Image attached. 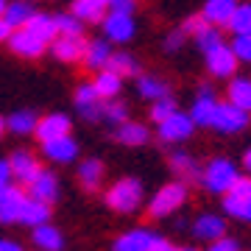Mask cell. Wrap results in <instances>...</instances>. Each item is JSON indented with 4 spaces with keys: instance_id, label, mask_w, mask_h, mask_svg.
<instances>
[{
    "instance_id": "6da1fadb",
    "label": "cell",
    "mask_w": 251,
    "mask_h": 251,
    "mask_svg": "<svg viewBox=\"0 0 251 251\" xmlns=\"http://www.w3.org/2000/svg\"><path fill=\"white\" fill-rule=\"evenodd\" d=\"M140 204H143V181L134 176H126L106 190V206L120 215H131Z\"/></svg>"
},
{
    "instance_id": "7a4b0ae2",
    "label": "cell",
    "mask_w": 251,
    "mask_h": 251,
    "mask_svg": "<svg viewBox=\"0 0 251 251\" xmlns=\"http://www.w3.org/2000/svg\"><path fill=\"white\" fill-rule=\"evenodd\" d=\"M237 179H240V171L232 159H212L201 171V184L206 187V193H215V196H226Z\"/></svg>"
},
{
    "instance_id": "3957f363",
    "label": "cell",
    "mask_w": 251,
    "mask_h": 251,
    "mask_svg": "<svg viewBox=\"0 0 251 251\" xmlns=\"http://www.w3.org/2000/svg\"><path fill=\"white\" fill-rule=\"evenodd\" d=\"M184 201H187V184H184V181H171V184L159 187V193L151 198L148 215L151 218H168V215H173Z\"/></svg>"
},
{
    "instance_id": "277c9868",
    "label": "cell",
    "mask_w": 251,
    "mask_h": 251,
    "mask_svg": "<svg viewBox=\"0 0 251 251\" xmlns=\"http://www.w3.org/2000/svg\"><path fill=\"white\" fill-rule=\"evenodd\" d=\"M249 126V112H243L240 106H234V103H218L215 109V117H212V128L218 131H224V134H237Z\"/></svg>"
},
{
    "instance_id": "5b68a950",
    "label": "cell",
    "mask_w": 251,
    "mask_h": 251,
    "mask_svg": "<svg viewBox=\"0 0 251 251\" xmlns=\"http://www.w3.org/2000/svg\"><path fill=\"white\" fill-rule=\"evenodd\" d=\"M28 201V190L20 187H6L0 193V224H20V215H23V206Z\"/></svg>"
},
{
    "instance_id": "8992f818",
    "label": "cell",
    "mask_w": 251,
    "mask_h": 251,
    "mask_svg": "<svg viewBox=\"0 0 251 251\" xmlns=\"http://www.w3.org/2000/svg\"><path fill=\"white\" fill-rule=\"evenodd\" d=\"M70 128H73V120L62 112H50V115L39 117L36 123V137L39 143H50V140H59V137H70Z\"/></svg>"
},
{
    "instance_id": "52a82bcc",
    "label": "cell",
    "mask_w": 251,
    "mask_h": 251,
    "mask_svg": "<svg viewBox=\"0 0 251 251\" xmlns=\"http://www.w3.org/2000/svg\"><path fill=\"white\" fill-rule=\"evenodd\" d=\"M9 48L14 50V53L25 56V59H39V56L45 53V42L39 39V36H34L28 28H14L9 36Z\"/></svg>"
},
{
    "instance_id": "ba28073f",
    "label": "cell",
    "mask_w": 251,
    "mask_h": 251,
    "mask_svg": "<svg viewBox=\"0 0 251 251\" xmlns=\"http://www.w3.org/2000/svg\"><path fill=\"white\" fill-rule=\"evenodd\" d=\"M193 128H196L193 117L184 115V112H176L165 123H159V137L162 143H181V140H187L193 134Z\"/></svg>"
},
{
    "instance_id": "9c48e42d",
    "label": "cell",
    "mask_w": 251,
    "mask_h": 251,
    "mask_svg": "<svg viewBox=\"0 0 251 251\" xmlns=\"http://www.w3.org/2000/svg\"><path fill=\"white\" fill-rule=\"evenodd\" d=\"M206 70L212 73L215 78H232L234 70H237V56H234V50L226 45L209 50L206 53Z\"/></svg>"
},
{
    "instance_id": "30bf717a",
    "label": "cell",
    "mask_w": 251,
    "mask_h": 251,
    "mask_svg": "<svg viewBox=\"0 0 251 251\" xmlns=\"http://www.w3.org/2000/svg\"><path fill=\"white\" fill-rule=\"evenodd\" d=\"M9 165H11V173H14V179L17 181H23V184H31V181L42 173V165H39V159H36L34 153H28V151H14L11 153V159H9Z\"/></svg>"
},
{
    "instance_id": "8fae6325",
    "label": "cell",
    "mask_w": 251,
    "mask_h": 251,
    "mask_svg": "<svg viewBox=\"0 0 251 251\" xmlns=\"http://www.w3.org/2000/svg\"><path fill=\"white\" fill-rule=\"evenodd\" d=\"M215 109H218V100H215V92L209 84H204L201 90H198V98L193 100V123L196 126H212V117H215Z\"/></svg>"
},
{
    "instance_id": "7c38bea8",
    "label": "cell",
    "mask_w": 251,
    "mask_h": 251,
    "mask_svg": "<svg viewBox=\"0 0 251 251\" xmlns=\"http://www.w3.org/2000/svg\"><path fill=\"white\" fill-rule=\"evenodd\" d=\"M103 34H106L109 42H128L134 36V20L131 14H115L109 11L103 17Z\"/></svg>"
},
{
    "instance_id": "4fadbf2b",
    "label": "cell",
    "mask_w": 251,
    "mask_h": 251,
    "mask_svg": "<svg viewBox=\"0 0 251 251\" xmlns=\"http://www.w3.org/2000/svg\"><path fill=\"white\" fill-rule=\"evenodd\" d=\"M50 50L59 62H81L87 53V42L84 36H56L50 42Z\"/></svg>"
},
{
    "instance_id": "5bb4252c",
    "label": "cell",
    "mask_w": 251,
    "mask_h": 251,
    "mask_svg": "<svg viewBox=\"0 0 251 251\" xmlns=\"http://www.w3.org/2000/svg\"><path fill=\"white\" fill-rule=\"evenodd\" d=\"M28 196L36 198V201H45V204H53L59 198V176L53 171H42L28 184Z\"/></svg>"
},
{
    "instance_id": "9a60e30c",
    "label": "cell",
    "mask_w": 251,
    "mask_h": 251,
    "mask_svg": "<svg viewBox=\"0 0 251 251\" xmlns=\"http://www.w3.org/2000/svg\"><path fill=\"white\" fill-rule=\"evenodd\" d=\"M156 237H159V234L148 232V229H131V232L120 234L112 249L115 251H151Z\"/></svg>"
},
{
    "instance_id": "2e32d148",
    "label": "cell",
    "mask_w": 251,
    "mask_h": 251,
    "mask_svg": "<svg viewBox=\"0 0 251 251\" xmlns=\"http://www.w3.org/2000/svg\"><path fill=\"white\" fill-rule=\"evenodd\" d=\"M48 159L59 162V165H67L78 156V143L73 137H59V140H50V143H42Z\"/></svg>"
},
{
    "instance_id": "e0dca14e",
    "label": "cell",
    "mask_w": 251,
    "mask_h": 251,
    "mask_svg": "<svg viewBox=\"0 0 251 251\" xmlns=\"http://www.w3.org/2000/svg\"><path fill=\"white\" fill-rule=\"evenodd\" d=\"M226 232V224L221 215H212V212H204V215L196 218V224H193V234L201 237V240H218V237H224Z\"/></svg>"
},
{
    "instance_id": "ac0fdd59",
    "label": "cell",
    "mask_w": 251,
    "mask_h": 251,
    "mask_svg": "<svg viewBox=\"0 0 251 251\" xmlns=\"http://www.w3.org/2000/svg\"><path fill=\"white\" fill-rule=\"evenodd\" d=\"M234 9H237V0H206L201 14L209 25H229Z\"/></svg>"
},
{
    "instance_id": "d6986e66",
    "label": "cell",
    "mask_w": 251,
    "mask_h": 251,
    "mask_svg": "<svg viewBox=\"0 0 251 251\" xmlns=\"http://www.w3.org/2000/svg\"><path fill=\"white\" fill-rule=\"evenodd\" d=\"M106 9H109L106 0H73L70 14H75L81 23H100Z\"/></svg>"
},
{
    "instance_id": "ffe728a7",
    "label": "cell",
    "mask_w": 251,
    "mask_h": 251,
    "mask_svg": "<svg viewBox=\"0 0 251 251\" xmlns=\"http://www.w3.org/2000/svg\"><path fill=\"white\" fill-rule=\"evenodd\" d=\"M50 221V204H45V201H36V198L28 196L25 206H23V215H20V224L31 226V229H36V226H42Z\"/></svg>"
},
{
    "instance_id": "44dd1931",
    "label": "cell",
    "mask_w": 251,
    "mask_h": 251,
    "mask_svg": "<svg viewBox=\"0 0 251 251\" xmlns=\"http://www.w3.org/2000/svg\"><path fill=\"white\" fill-rule=\"evenodd\" d=\"M92 87H95V92H98V98L100 100H112L120 95V87H123V78L117 75V73L112 70H98V78L92 81Z\"/></svg>"
},
{
    "instance_id": "7402d4cb",
    "label": "cell",
    "mask_w": 251,
    "mask_h": 251,
    "mask_svg": "<svg viewBox=\"0 0 251 251\" xmlns=\"http://www.w3.org/2000/svg\"><path fill=\"white\" fill-rule=\"evenodd\" d=\"M34 246L39 251H62V246H64V237H62V232L56 229V226H50V224H42V226H36L34 229Z\"/></svg>"
},
{
    "instance_id": "603a6c76",
    "label": "cell",
    "mask_w": 251,
    "mask_h": 251,
    "mask_svg": "<svg viewBox=\"0 0 251 251\" xmlns=\"http://www.w3.org/2000/svg\"><path fill=\"white\" fill-rule=\"evenodd\" d=\"M23 28H28V31H31L34 36H39V39H42L45 45H50L56 36H59V34H56V23H53V17H48V14H39V11H34V14L28 17V23H25Z\"/></svg>"
},
{
    "instance_id": "cb8c5ba5",
    "label": "cell",
    "mask_w": 251,
    "mask_h": 251,
    "mask_svg": "<svg viewBox=\"0 0 251 251\" xmlns=\"http://www.w3.org/2000/svg\"><path fill=\"white\" fill-rule=\"evenodd\" d=\"M117 143L128 145V148H137V145H145L148 143V128H145L143 123H131V120H126V123L117 126Z\"/></svg>"
},
{
    "instance_id": "d4e9b609",
    "label": "cell",
    "mask_w": 251,
    "mask_h": 251,
    "mask_svg": "<svg viewBox=\"0 0 251 251\" xmlns=\"http://www.w3.org/2000/svg\"><path fill=\"white\" fill-rule=\"evenodd\" d=\"M109 56H112V48H109L106 39H95V42H87V53H84V64L92 67V70H103L109 64Z\"/></svg>"
},
{
    "instance_id": "484cf974",
    "label": "cell",
    "mask_w": 251,
    "mask_h": 251,
    "mask_svg": "<svg viewBox=\"0 0 251 251\" xmlns=\"http://www.w3.org/2000/svg\"><path fill=\"white\" fill-rule=\"evenodd\" d=\"M100 179H103V162L100 159H84L81 162V168H78V181H81V187H87L92 193V190H98Z\"/></svg>"
},
{
    "instance_id": "4316f807",
    "label": "cell",
    "mask_w": 251,
    "mask_h": 251,
    "mask_svg": "<svg viewBox=\"0 0 251 251\" xmlns=\"http://www.w3.org/2000/svg\"><path fill=\"white\" fill-rule=\"evenodd\" d=\"M137 90H140V95H143L145 100L171 98V87H168V81L156 78V75H140V84H137Z\"/></svg>"
},
{
    "instance_id": "83f0119b",
    "label": "cell",
    "mask_w": 251,
    "mask_h": 251,
    "mask_svg": "<svg viewBox=\"0 0 251 251\" xmlns=\"http://www.w3.org/2000/svg\"><path fill=\"white\" fill-rule=\"evenodd\" d=\"M229 103L240 106L243 112H251V78L237 75V78L229 84Z\"/></svg>"
},
{
    "instance_id": "f1b7e54d",
    "label": "cell",
    "mask_w": 251,
    "mask_h": 251,
    "mask_svg": "<svg viewBox=\"0 0 251 251\" xmlns=\"http://www.w3.org/2000/svg\"><path fill=\"white\" fill-rule=\"evenodd\" d=\"M36 123H39L36 112H31V109H20V112L9 115L6 128H9V131H14V134H31V131H36Z\"/></svg>"
},
{
    "instance_id": "f546056e",
    "label": "cell",
    "mask_w": 251,
    "mask_h": 251,
    "mask_svg": "<svg viewBox=\"0 0 251 251\" xmlns=\"http://www.w3.org/2000/svg\"><path fill=\"white\" fill-rule=\"evenodd\" d=\"M171 171H176L181 179H201V171H198V162L184 151H173L171 153Z\"/></svg>"
},
{
    "instance_id": "4dcf8cb0",
    "label": "cell",
    "mask_w": 251,
    "mask_h": 251,
    "mask_svg": "<svg viewBox=\"0 0 251 251\" xmlns=\"http://www.w3.org/2000/svg\"><path fill=\"white\" fill-rule=\"evenodd\" d=\"M106 70L117 73L120 78H131V75H140V62H137L134 56H128V53H112L109 56Z\"/></svg>"
},
{
    "instance_id": "1f68e13d",
    "label": "cell",
    "mask_w": 251,
    "mask_h": 251,
    "mask_svg": "<svg viewBox=\"0 0 251 251\" xmlns=\"http://www.w3.org/2000/svg\"><path fill=\"white\" fill-rule=\"evenodd\" d=\"M34 11H36V9L28 3V0H14V3H9V6H6L3 17H6V23H9L11 28H23Z\"/></svg>"
},
{
    "instance_id": "d6a6232c",
    "label": "cell",
    "mask_w": 251,
    "mask_h": 251,
    "mask_svg": "<svg viewBox=\"0 0 251 251\" xmlns=\"http://www.w3.org/2000/svg\"><path fill=\"white\" fill-rule=\"evenodd\" d=\"M234 36H251V3H237L232 20H229Z\"/></svg>"
},
{
    "instance_id": "836d02e7",
    "label": "cell",
    "mask_w": 251,
    "mask_h": 251,
    "mask_svg": "<svg viewBox=\"0 0 251 251\" xmlns=\"http://www.w3.org/2000/svg\"><path fill=\"white\" fill-rule=\"evenodd\" d=\"M56 23V34L59 36H84V23H81L75 14H56L53 17Z\"/></svg>"
},
{
    "instance_id": "e575fe53",
    "label": "cell",
    "mask_w": 251,
    "mask_h": 251,
    "mask_svg": "<svg viewBox=\"0 0 251 251\" xmlns=\"http://www.w3.org/2000/svg\"><path fill=\"white\" fill-rule=\"evenodd\" d=\"M196 42H198V48H201L204 53H209V50H215V48L224 45V36H221L218 25H204L196 34Z\"/></svg>"
},
{
    "instance_id": "d590c367",
    "label": "cell",
    "mask_w": 251,
    "mask_h": 251,
    "mask_svg": "<svg viewBox=\"0 0 251 251\" xmlns=\"http://www.w3.org/2000/svg\"><path fill=\"white\" fill-rule=\"evenodd\" d=\"M103 120H109L112 126H120L128 120V106L120 103V100H103Z\"/></svg>"
},
{
    "instance_id": "8d00e7d4",
    "label": "cell",
    "mask_w": 251,
    "mask_h": 251,
    "mask_svg": "<svg viewBox=\"0 0 251 251\" xmlns=\"http://www.w3.org/2000/svg\"><path fill=\"white\" fill-rule=\"evenodd\" d=\"M224 209L229 215L240 218V221H251V187H249V196L243 201H232V198H224Z\"/></svg>"
},
{
    "instance_id": "74e56055",
    "label": "cell",
    "mask_w": 251,
    "mask_h": 251,
    "mask_svg": "<svg viewBox=\"0 0 251 251\" xmlns=\"http://www.w3.org/2000/svg\"><path fill=\"white\" fill-rule=\"evenodd\" d=\"M176 112H179V109H176V100L173 98H159V100H153V106H151V120L159 126L171 115H176Z\"/></svg>"
},
{
    "instance_id": "f35d334b",
    "label": "cell",
    "mask_w": 251,
    "mask_h": 251,
    "mask_svg": "<svg viewBox=\"0 0 251 251\" xmlns=\"http://www.w3.org/2000/svg\"><path fill=\"white\" fill-rule=\"evenodd\" d=\"M232 50L237 56V62H251V36H234Z\"/></svg>"
},
{
    "instance_id": "ab89813d",
    "label": "cell",
    "mask_w": 251,
    "mask_h": 251,
    "mask_svg": "<svg viewBox=\"0 0 251 251\" xmlns=\"http://www.w3.org/2000/svg\"><path fill=\"white\" fill-rule=\"evenodd\" d=\"M98 92L92 84H81L78 90H75V106H87V103H98Z\"/></svg>"
},
{
    "instance_id": "60d3db41",
    "label": "cell",
    "mask_w": 251,
    "mask_h": 251,
    "mask_svg": "<svg viewBox=\"0 0 251 251\" xmlns=\"http://www.w3.org/2000/svg\"><path fill=\"white\" fill-rule=\"evenodd\" d=\"M109 9L115 14H134L137 0H109Z\"/></svg>"
},
{
    "instance_id": "b9f144b4",
    "label": "cell",
    "mask_w": 251,
    "mask_h": 251,
    "mask_svg": "<svg viewBox=\"0 0 251 251\" xmlns=\"http://www.w3.org/2000/svg\"><path fill=\"white\" fill-rule=\"evenodd\" d=\"M184 39H187V34H184V31H171V36H168V39H165V50H179L181 45H184Z\"/></svg>"
},
{
    "instance_id": "7bdbcfd3",
    "label": "cell",
    "mask_w": 251,
    "mask_h": 251,
    "mask_svg": "<svg viewBox=\"0 0 251 251\" xmlns=\"http://www.w3.org/2000/svg\"><path fill=\"white\" fill-rule=\"evenodd\" d=\"M204 25H209V23L204 20V14H196V17H190L187 23H184V28H181V31H184V34H193V36H196Z\"/></svg>"
},
{
    "instance_id": "ee69618b",
    "label": "cell",
    "mask_w": 251,
    "mask_h": 251,
    "mask_svg": "<svg viewBox=\"0 0 251 251\" xmlns=\"http://www.w3.org/2000/svg\"><path fill=\"white\" fill-rule=\"evenodd\" d=\"M11 179H14V173H11L9 159H0V193L6 187H11Z\"/></svg>"
},
{
    "instance_id": "f6af8a7d",
    "label": "cell",
    "mask_w": 251,
    "mask_h": 251,
    "mask_svg": "<svg viewBox=\"0 0 251 251\" xmlns=\"http://www.w3.org/2000/svg\"><path fill=\"white\" fill-rule=\"evenodd\" d=\"M209 251H240V249L232 237H218V240L209 243Z\"/></svg>"
},
{
    "instance_id": "bcb514c9",
    "label": "cell",
    "mask_w": 251,
    "mask_h": 251,
    "mask_svg": "<svg viewBox=\"0 0 251 251\" xmlns=\"http://www.w3.org/2000/svg\"><path fill=\"white\" fill-rule=\"evenodd\" d=\"M151 251H176V249H173V243H171V240H165V237H156V240H153V246H151Z\"/></svg>"
},
{
    "instance_id": "7dc6e473",
    "label": "cell",
    "mask_w": 251,
    "mask_h": 251,
    "mask_svg": "<svg viewBox=\"0 0 251 251\" xmlns=\"http://www.w3.org/2000/svg\"><path fill=\"white\" fill-rule=\"evenodd\" d=\"M11 31H14V28H11L9 23H6V17H0V42H9Z\"/></svg>"
},
{
    "instance_id": "c3c4849f",
    "label": "cell",
    "mask_w": 251,
    "mask_h": 251,
    "mask_svg": "<svg viewBox=\"0 0 251 251\" xmlns=\"http://www.w3.org/2000/svg\"><path fill=\"white\" fill-rule=\"evenodd\" d=\"M0 251H23V246L14 240H6V237H0Z\"/></svg>"
},
{
    "instance_id": "681fc988",
    "label": "cell",
    "mask_w": 251,
    "mask_h": 251,
    "mask_svg": "<svg viewBox=\"0 0 251 251\" xmlns=\"http://www.w3.org/2000/svg\"><path fill=\"white\" fill-rule=\"evenodd\" d=\"M243 165H246V171H251V148L243 153Z\"/></svg>"
},
{
    "instance_id": "f907efd6",
    "label": "cell",
    "mask_w": 251,
    "mask_h": 251,
    "mask_svg": "<svg viewBox=\"0 0 251 251\" xmlns=\"http://www.w3.org/2000/svg\"><path fill=\"white\" fill-rule=\"evenodd\" d=\"M6 131H9V128H6V120L0 117V140H3V134H6Z\"/></svg>"
},
{
    "instance_id": "816d5d0a",
    "label": "cell",
    "mask_w": 251,
    "mask_h": 251,
    "mask_svg": "<svg viewBox=\"0 0 251 251\" xmlns=\"http://www.w3.org/2000/svg\"><path fill=\"white\" fill-rule=\"evenodd\" d=\"M6 6H9V0H0V17H3V11H6Z\"/></svg>"
},
{
    "instance_id": "f5cc1de1",
    "label": "cell",
    "mask_w": 251,
    "mask_h": 251,
    "mask_svg": "<svg viewBox=\"0 0 251 251\" xmlns=\"http://www.w3.org/2000/svg\"><path fill=\"white\" fill-rule=\"evenodd\" d=\"M176 251H198V249H176Z\"/></svg>"
},
{
    "instance_id": "db71d44e",
    "label": "cell",
    "mask_w": 251,
    "mask_h": 251,
    "mask_svg": "<svg viewBox=\"0 0 251 251\" xmlns=\"http://www.w3.org/2000/svg\"><path fill=\"white\" fill-rule=\"evenodd\" d=\"M28 3H31V0H28Z\"/></svg>"
},
{
    "instance_id": "11a10c76",
    "label": "cell",
    "mask_w": 251,
    "mask_h": 251,
    "mask_svg": "<svg viewBox=\"0 0 251 251\" xmlns=\"http://www.w3.org/2000/svg\"><path fill=\"white\" fill-rule=\"evenodd\" d=\"M106 3H109V0H106Z\"/></svg>"
}]
</instances>
